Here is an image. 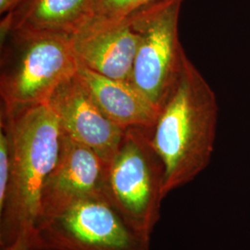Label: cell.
Segmentation results:
<instances>
[{
    "mask_svg": "<svg viewBox=\"0 0 250 250\" xmlns=\"http://www.w3.org/2000/svg\"><path fill=\"white\" fill-rule=\"evenodd\" d=\"M98 0H22L4 15L0 36L26 32L73 36L89 23Z\"/></svg>",
    "mask_w": 250,
    "mask_h": 250,
    "instance_id": "10",
    "label": "cell"
},
{
    "mask_svg": "<svg viewBox=\"0 0 250 250\" xmlns=\"http://www.w3.org/2000/svg\"><path fill=\"white\" fill-rule=\"evenodd\" d=\"M0 123L9 133L11 157L8 195L0 208V246L5 247L36 227L41 191L58 161L62 132L48 104L1 106Z\"/></svg>",
    "mask_w": 250,
    "mask_h": 250,
    "instance_id": "2",
    "label": "cell"
},
{
    "mask_svg": "<svg viewBox=\"0 0 250 250\" xmlns=\"http://www.w3.org/2000/svg\"><path fill=\"white\" fill-rule=\"evenodd\" d=\"M184 0H157L129 17L140 36L130 83L159 111L176 87L188 59L179 39Z\"/></svg>",
    "mask_w": 250,
    "mask_h": 250,
    "instance_id": "5",
    "label": "cell"
},
{
    "mask_svg": "<svg viewBox=\"0 0 250 250\" xmlns=\"http://www.w3.org/2000/svg\"><path fill=\"white\" fill-rule=\"evenodd\" d=\"M218 113L213 90L188 59L150 130L152 146L164 165V197L191 183L209 164Z\"/></svg>",
    "mask_w": 250,
    "mask_h": 250,
    "instance_id": "1",
    "label": "cell"
},
{
    "mask_svg": "<svg viewBox=\"0 0 250 250\" xmlns=\"http://www.w3.org/2000/svg\"><path fill=\"white\" fill-rule=\"evenodd\" d=\"M150 130H125L108 164L107 197L133 230L151 238L165 197L164 165L152 146Z\"/></svg>",
    "mask_w": 250,
    "mask_h": 250,
    "instance_id": "4",
    "label": "cell"
},
{
    "mask_svg": "<svg viewBox=\"0 0 250 250\" xmlns=\"http://www.w3.org/2000/svg\"><path fill=\"white\" fill-rule=\"evenodd\" d=\"M46 104L58 118L62 134L89 147L109 164L126 129L106 116L77 74L61 83Z\"/></svg>",
    "mask_w": 250,
    "mask_h": 250,
    "instance_id": "8",
    "label": "cell"
},
{
    "mask_svg": "<svg viewBox=\"0 0 250 250\" xmlns=\"http://www.w3.org/2000/svg\"><path fill=\"white\" fill-rule=\"evenodd\" d=\"M0 96L7 108L46 104L76 74L72 36L10 32L0 36Z\"/></svg>",
    "mask_w": 250,
    "mask_h": 250,
    "instance_id": "3",
    "label": "cell"
},
{
    "mask_svg": "<svg viewBox=\"0 0 250 250\" xmlns=\"http://www.w3.org/2000/svg\"><path fill=\"white\" fill-rule=\"evenodd\" d=\"M11 168L10 142L6 126L0 123V208L4 205L9 190Z\"/></svg>",
    "mask_w": 250,
    "mask_h": 250,
    "instance_id": "13",
    "label": "cell"
},
{
    "mask_svg": "<svg viewBox=\"0 0 250 250\" xmlns=\"http://www.w3.org/2000/svg\"><path fill=\"white\" fill-rule=\"evenodd\" d=\"M39 250H150L106 197L79 200L36 227Z\"/></svg>",
    "mask_w": 250,
    "mask_h": 250,
    "instance_id": "6",
    "label": "cell"
},
{
    "mask_svg": "<svg viewBox=\"0 0 250 250\" xmlns=\"http://www.w3.org/2000/svg\"><path fill=\"white\" fill-rule=\"evenodd\" d=\"M22 0H0V14L6 15L15 9Z\"/></svg>",
    "mask_w": 250,
    "mask_h": 250,
    "instance_id": "15",
    "label": "cell"
},
{
    "mask_svg": "<svg viewBox=\"0 0 250 250\" xmlns=\"http://www.w3.org/2000/svg\"><path fill=\"white\" fill-rule=\"evenodd\" d=\"M1 250H39L36 240V228L21 232L15 241L1 247Z\"/></svg>",
    "mask_w": 250,
    "mask_h": 250,
    "instance_id": "14",
    "label": "cell"
},
{
    "mask_svg": "<svg viewBox=\"0 0 250 250\" xmlns=\"http://www.w3.org/2000/svg\"><path fill=\"white\" fill-rule=\"evenodd\" d=\"M155 1L157 0H98L89 23L82 30L123 20L135 10Z\"/></svg>",
    "mask_w": 250,
    "mask_h": 250,
    "instance_id": "12",
    "label": "cell"
},
{
    "mask_svg": "<svg viewBox=\"0 0 250 250\" xmlns=\"http://www.w3.org/2000/svg\"><path fill=\"white\" fill-rule=\"evenodd\" d=\"M76 74L106 116L123 129L155 125L160 111L130 82L107 78L80 64Z\"/></svg>",
    "mask_w": 250,
    "mask_h": 250,
    "instance_id": "11",
    "label": "cell"
},
{
    "mask_svg": "<svg viewBox=\"0 0 250 250\" xmlns=\"http://www.w3.org/2000/svg\"><path fill=\"white\" fill-rule=\"evenodd\" d=\"M107 168L89 147L62 134L58 161L41 191L37 224L82 199L107 198Z\"/></svg>",
    "mask_w": 250,
    "mask_h": 250,
    "instance_id": "7",
    "label": "cell"
},
{
    "mask_svg": "<svg viewBox=\"0 0 250 250\" xmlns=\"http://www.w3.org/2000/svg\"><path fill=\"white\" fill-rule=\"evenodd\" d=\"M140 36L129 16L72 36L78 63L107 78L130 82Z\"/></svg>",
    "mask_w": 250,
    "mask_h": 250,
    "instance_id": "9",
    "label": "cell"
}]
</instances>
